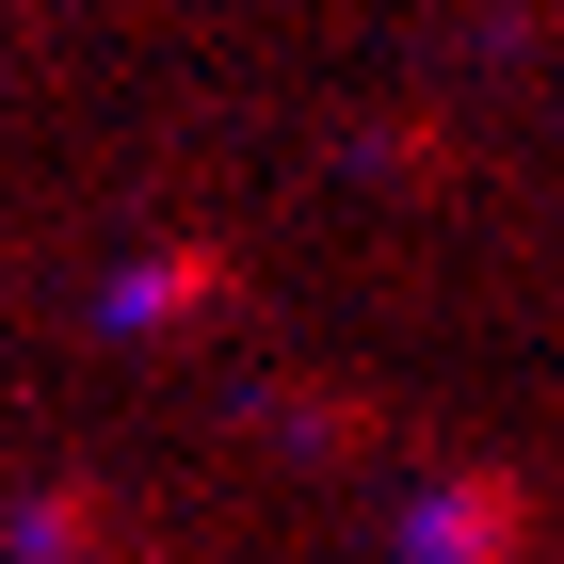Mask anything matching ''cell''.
<instances>
[{"label": "cell", "instance_id": "1", "mask_svg": "<svg viewBox=\"0 0 564 564\" xmlns=\"http://www.w3.org/2000/svg\"><path fill=\"white\" fill-rule=\"evenodd\" d=\"M210 291H226L210 259H145V274H130V291H113V306H130V323H177V306H210Z\"/></svg>", "mask_w": 564, "mask_h": 564}]
</instances>
